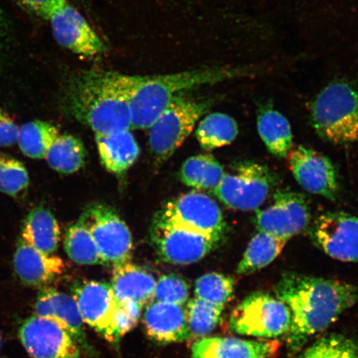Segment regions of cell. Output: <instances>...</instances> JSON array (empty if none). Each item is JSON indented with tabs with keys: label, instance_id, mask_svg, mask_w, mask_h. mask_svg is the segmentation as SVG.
<instances>
[{
	"label": "cell",
	"instance_id": "obj_1",
	"mask_svg": "<svg viewBox=\"0 0 358 358\" xmlns=\"http://www.w3.org/2000/svg\"><path fill=\"white\" fill-rule=\"evenodd\" d=\"M275 295L291 313L285 341L292 353L301 350L313 335L328 329L358 301L355 285L296 273H285L281 277Z\"/></svg>",
	"mask_w": 358,
	"mask_h": 358
},
{
	"label": "cell",
	"instance_id": "obj_2",
	"mask_svg": "<svg viewBox=\"0 0 358 358\" xmlns=\"http://www.w3.org/2000/svg\"><path fill=\"white\" fill-rule=\"evenodd\" d=\"M128 77L101 69L78 71L66 80L62 106L67 114L96 134L129 131Z\"/></svg>",
	"mask_w": 358,
	"mask_h": 358
},
{
	"label": "cell",
	"instance_id": "obj_3",
	"mask_svg": "<svg viewBox=\"0 0 358 358\" xmlns=\"http://www.w3.org/2000/svg\"><path fill=\"white\" fill-rule=\"evenodd\" d=\"M259 67L211 66L180 73L129 76L128 100L131 127L149 129L176 97L209 85L257 74Z\"/></svg>",
	"mask_w": 358,
	"mask_h": 358
},
{
	"label": "cell",
	"instance_id": "obj_4",
	"mask_svg": "<svg viewBox=\"0 0 358 358\" xmlns=\"http://www.w3.org/2000/svg\"><path fill=\"white\" fill-rule=\"evenodd\" d=\"M313 129L335 145L358 141V91L345 82L325 87L312 103Z\"/></svg>",
	"mask_w": 358,
	"mask_h": 358
},
{
	"label": "cell",
	"instance_id": "obj_5",
	"mask_svg": "<svg viewBox=\"0 0 358 358\" xmlns=\"http://www.w3.org/2000/svg\"><path fill=\"white\" fill-rule=\"evenodd\" d=\"M213 101L194 99L182 94L158 116L149 128V145L159 162L167 160L183 144Z\"/></svg>",
	"mask_w": 358,
	"mask_h": 358
},
{
	"label": "cell",
	"instance_id": "obj_6",
	"mask_svg": "<svg viewBox=\"0 0 358 358\" xmlns=\"http://www.w3.org/2000/svg\"><path fill=\"white\" fill-rule=\"evenodd\" d=\"M291 313L287 306L271 294H250L232 311L229 327L232 332L248 337L272 339L289 332Z\"/></svg>",
	"mask_w": 358,
	"mask_h": 358
},
{
	"label": "cell",
	"instance_id": "obj_7",
	"mask_svg": "<svg viewBox=\"0 0 358 358\" xmlns=\"http://www.w3.org/2000/svg\"><path fill=\"white\" fill-rule=\"evenodd\" d=\"M275 185L274 174L265 165L243 161L234 173H225L213 194L231 209L253 211L265 203Z\"/></svg>",
	"mask_w": 358,
	"mask_h": 358
},
{
	"label": "cell",
	"instance_id": "obj_8",
	"mask_svg": "<svg viewBox=\"0 0 358 358\" xmlns=\"http://www.w3.org/2000/svg\"><path fill=\"white\" fill-rule=\"evenodd\" d=\"M151 241L157 256L172 265L201 261L220 245L222 239L155 218Z\"/></svg>",
	"mask_w": 358,
	"mask_h": 358
},
{
	"label": "cell",
	"instance_id": "obj_9",
	"mask_svg": "<svg viewBox=\"0 0 358 358\" xmlns=\"http://www.w3.org/2000/svg\"><path fill=\"white\" fill-rule=\"evenodd\" d=\"M95 241L105 265L131 261V232L113 208L97 203L87 206L80 217Z\"/></svg>",
	"mask_w": 358,
	"mask_h": 358
},
{
	"label": "cell",
	"instance_id": "obj_10",
	"mask_svg": "<svg viewBox=\"0 0 358 358\" xmlns=\"http://www.w3.org/2000/svg\"><path fill=\"white\" fill-rule=\"evenodd\" d=\"M84 324L107 341L117 344L123 337L119 327L120 303L110 284L84 281L74 286L73 296Z\"/></svg>",
	"mask_w": 358,
	"mask_h": 358
},
{
	"label": "cell",
	"instance_id": "obj_11",
	"mask_svg": "<svg viewBox=\"0 0 358 358\" xmlns=\"http://www.w3.org/2000/svg\"><path fill=\"white\" fill-rule=\"evenodd\" d=\"M156 217L222 240L227 232L225 219L216 201L196 191L169 201Z\"/></svg>",
	"mask_w": 358,
	"mask_h": 358
},
{
	"label": "cell",
	"instance_id": "obj_12",
	"mask_svg": "<svg viewBox=\"0 0 358 358\" xmlns=\"http://www.w3.org/2000/svg\"><path fill=\"white\" fill-rule=\"evenodd\" d=\"M313 243L338 261L358 263V217L345 213H326L310 230Z\"/></svg>",
	"mask_w": 358,
	"mask_h": 358
},
{
	"label": "cell",
	"instance_id": "obj_13",
	"mask_svg": "<svg viewBox=\"0 0 358 358\" xmlns=\"http://www.w3.org/2000/svg\"><path fill=\"white\" fill-rule=\"evenodd\" d=\"M310 222L308 201L298 192L280 190L270 207L257 212L255 224L258 231L289 241L306 229Z\"/></svg>",
	"mask_w": 358,
	"mask_h": 358
},
{
	"label": "cell",
	"instance_id": "obj_14",
	"mask_svg": "<svg viewBox=\"0 0 358 358\" xmlns=\"http://www.w3.org/2000/svg\"><path fill=\"white\" fill-rule=\"evenodd\" d=\"M50 22L56 42L75 53L87 58L104 55L106 45L77 8L66 2L51 13Z\"/></svg>",
	"mask_w": 358,
	"mask_h": 358
},
{
	"label": "cell",
	"instance_id": "obj_15",
	"mask_svg": "<svg viewBox=\"0 0 358 358\" xmlns=\"http://www.w3.org/2000/svg\"><path fill=\"white\" fill-rule=\"evenodd\" d=\"M289 168L303 190L334 200L338 195L337 172L328 157L299 145L293 147L287 156Z\"/></svg>",
	"mask_w": 358,
	"mask_h": 358
},
{
	"label": "cell",
	"instance_id": "obj_16",
	"mask_svg": "<svg viewBox=\"0 0 358 358\" xmlns=\"http://www.w3.org/2000/svg\"><path fill=\"white\" fill-rule=\"evenodd\" d=\"M20 341L33 358H80V347L70 334L51 320L34 315L20 330Z\"/></svg>",
	"mask_w": 358,
	"mask_h": 358
},
{
	"label": "cell",
	"instance_id": "obj_17",
	"mask_svg": "<svg viewBox=\"0 0 358 358\" xmlns=\"http://www.w3.org/2000/svg\"><path fill=\"white\" fill-rule=\"evenodd\" d=\"M35 315L55 322L70 334L79 347L94 355L84 331V322L73 296L53 288H44L35 303Z\"/></svg>",
	"mask_w": 358,
	"mask_h": 358
},
{
	"label": "cell",
	"instance_id": "obj_18",
	"mask_svg": "<svg viewBox=\"0 0 358 358\" xmlns=\"http://www.w3.org/2000/svg\"><path fill=\"white\" fill-rule=\"evenodd\" d=\"M143 322L148 336L160 343H182L191 337L186 311L177 304L150 303Z\"/></svg>",
	"mask_w": 358,
	"mask_h": 358
},
{
	"label": "cell",
	"instance_id": "obj_19",
	"mask_svg": "<svg viewBox=\"0 0 358 358\" xmlns=\"http://www.w3.org/2000/svg\"><path fill=\"white\" fill-rule=\"evenodd\" d=\"M276 341L232 337L203 338L192 347V358H270L278 350Z\"/></svg>",
	"mask_w": 358,
	"mask_h": 358
},
{
	"label": "cell",
	"instance_id": "obj_20",
	"mask_svg": "<svg viewBox=\"0 0 358 358\" xmlns=\"http://www.w3.org/2000/svg\"><path fill=\"white\" fill-rule=\"evenodd\" d=\"M13 265L19 278L33 286L49 284L65 271V264L59 257L43 252L22 239L17 244Z\"/></svg>",
	"mask_w": 358,
	"mask_h": 358
},
{
	"label": "cell",
	"instance_id": "obj_21",
	"mask_svg": "<svg viewBox=\"0 0 358 358\" xmlns=\"http://www.w3.org/2000/svg\"><path fill=\"white\" fill-rule=\"evenodd\" d=\"M111 287L120 301H131L143 308L154 299L155 277L140 266L127 262L114 266Z\"/></svg>",
	"mask_w": 358,
	"mask_h": 358
},
{
	"label": "cell",
	"instance_id": "obj_22",
	"mask_svg": "<svg viewBox=\"0 0 358 358\" xmlns=\"http://www.w3.org/2000/svg\"><path fill=\"white\" fill-rule=\"evenodd\" d=\"M101 162L107 171L122 174L136 162L140 147L129 131L108 134H96Z\"/></svg>",
	"mask_w": 358,
	"mask_h": 358
},
{
	"label": "cell",
	"instance_id": "obj_23",
	"mask_svg": "<svg viewBox=\"0 0 358 358\" xmlns=\"http://www.w3.org/2000/svg\"><path fill=\"white\" fill-rule=\"evenodd\" d=\"M257 129L268 152L285 158L293 148V134L287 118L270 106L259 110Z\"/></svg>",
	"mask_w": 358,
	"mask_h": 358
},
{
	"label": "cell",
	"instance_id": "obj_24",
	"mask_svg": "<svg viewBox=\"0 0 358 358\" xmlns=\"http://www.w3.org/2000/svg\"><path fill=\"white\" fill-rule=\"evenodd\" d=\"M61 231L55 215L39 207L27 216L22 228V240L47 254H53L59 245Z\"/></svg>",
	"mask_w": 358,
	"mask_h": 358
},
{
	"label": "cell",
	"instance_id": "obj_25",
	"mask_svg": "<svg viewBox=\"0 0 358 358\" xmlns=\"http://www.w3.org/2000/svg\"><path fill=\"white\" fill-rule=\"evenodd\" d=\"M286 243L287 241L258 231L250 240L243 258L237 266V274H252L270 265L280 256Z\"/></svg>",
	"mask_w": 358,
	"mask_h": 358
},
{
	"label": "cell",
	"instance_id": "obj_26",
	"mask_svg": "<svg viewBox=\"0 0 358 358\" xmlns=\"http://www.w3.org/2000/svg\"><path fill=\"white\" fill-rule=\"evenodd\" d=\"M225 174L222 164L211 155L190 157L182 164L181 181L198 190H214Z\"/></svg>",
	"mask_w": 358,
	"mask_h": 358
},
{
	"label": "cell",
	"instance_id": "obj_27",
	"mask_svg": "<svg viewBox=\"0 0 358 358\" xmlns=\"http://www.w3.org/2000/svg\"><path fill=\"white\" fill-rule=\"evenodd\" d=\"M238 134L236 120L227 114L215 112L201 120L196 137L205 150H213L231 144Z\"/></svg>",
	"mask_w": 358,
	"mask_h": 358
},
{
	"label": "cell",
	"instance_id": "obj_28",
	"mask_svg": "<svg viewBox=\"0 0 358 358\" xmlns=\"http://www.w3.org/2000/svg\"><path fill=\"white\" fill-rule=\"evenodd\" d=\"M87 150L82 141L71 134H62L49 150L46 159L49 166L64 174L79 171L86 162Z\"/></svg>",
	"mask_w": 358,
	"mask_h": 358
},
{
	"label": "cell",
	"instance_id": "obj_29",
	"mask_svg": "<svg viewBox=\"0 0 358 358\" xmlns=\"http://www.w3.org/2000/svg\"><path fill=\"white\" fill-rule=\"evenodd\" d=\"M59 136L55 125L34 120L22 125L17 142L22 154L31 159H41L46 158L49 150Z\"/></svg>",
	"mask_w": 358,
	"mask_h": 358
},
{
	"label": "cell",
	"instance_id": "obj_30",
	"mask_svg": "<svg viewBox=\"0 0 358 358\" xmlns=\"http://www.w3.org/2000/svg\"><path fill=\"white\" fill-rule=\"evenodd\" d=\"M65 252L79 265H105L95 241L82 219L67 228L64 238Z\"/></svg>",
	"mask_w": 358,
	"mask_h": 358
},
{
	"label": "cell",
	"instance_id": "obj_31",
	"mask_svg": "<svg viewBox=\"0 0 358 358\" xmlns=\"http://www.w3.org/2000/svg\"><path fill=\"white\" fill-rule=\"evenodd\" d=\"M234 278L220 273H208L196 280L195 296L222 308L230 301L234 292Z\"/></svg>",
	"mask_w": 358,
	"mask_h": 358
},
{
	"label": "cell",
	"instance_id": "obj_32",
	"mask_svg": "<svg viewBox=\"0 0 358 358\" xmlns=\"http://www.w3.org/2000/svg\"><path fill=\"white\" fill-rule=\"evenodd\" d=\"M298 358H358V343L342 334L326 335Z\"/></svg>",
	"mask_w": 358,
	"mask_h": 358
},
{
	"label": "cell",
	"instance_id": "obj_33",
	"mask_svg": "<svg viewBox=\"0 0 358 358\" xmlns=\"http://www.w3.org/2000/svg\"><path fill=\"white\" fill-rule=\"evenodd\" d=\"M185 311L191 335L204 338L216 329L223 310L195 297L187 303Z\"/></svg>",
	"mask_w": 358,
	"mask_h": 358
},
{
	"label": "cell",
	"instance_id": "obj_34",
	"mask_svg": "<svg viewBox=\"0 0 358 358\" xmlns=\"http://www.w3.org/2000/svg\"><path fill=\"white\" fill-rule=\"evenodd\" d=\"M29 185V173L24 165L12 157L0 155V192L16 196Z\"/></svg>",
	"mask_w": 358,
	"mask_h": 358
},
{
	"label": "cell",
	"instance_id": "obj_35",
	"mask_svg": "<svg viewBox=\"0 0 358 358\" xmlns=\"http://www.w3.org/2000/svg\"><path fill=\"white\" fill-rule=\"evenodd\" d=\"M189 297V285L176 275H166L156 281L155 301L182 306Z\"/></svg>",
	"mask_w": 358,
	"mask_h": 358
},
{
	"label": "cell",
	"instance_id": "obj_36",
	"mask_svg": "<svg viewBox=\"0 0 358 358\" xmlns=\"http://www.w3.org/2000/svg\"><path fill=\"white\" fill-rule=\"evenodd\" d=\"M22 7L44 20H48L51 13L66 2V0H16Z\"/></svg>",
	"mask_w": 358,
	"mask_h": 358
},
{
	"label": "cell",
	"instance_id": "obj_37",
	"mask_svg": "<svg viewBox=\"0 0 358 358\" xmlns=\"http://www.w3.org/2000/svg\"><path fill=\"white\" fill-rule=\"evenodd\" d=\"M20 129L10 115L0 107V146H11L17 141Z\"/></svg>",
	"mask_w": 358,
	"mask_h": 358
},
{
	"label": "cell",
	"instance_id": "obj_38",
	"mask_svg": "<svg viewBox=\"0 0 358 358\" xmlns=\"http://www.w3.org/2000/svg\"><path fill=\"white\" fill-rule=\"evenodd\" d=\"M6 17H4L3 12L0 6V45H1L3 42V39L4 38V35H6Z\"/></svg>",
	"mask_w": 358,
	"mask_h": 358
},
{
	"label": "cell",
	"instance_id": "obj_39",
	"mask_svg": "<svg viewBox=\"0 0 358 358\" xmlns=\"http://www.w3.org/2000/svg\"><path fill=\"white\" fill-rule=\"evenodd\" d=\"M1 344H2V337H1V334H0V347H1Z\"/></svg>",
	"mask_w": 358,
	"mask_h": 358
}]
</instances>
